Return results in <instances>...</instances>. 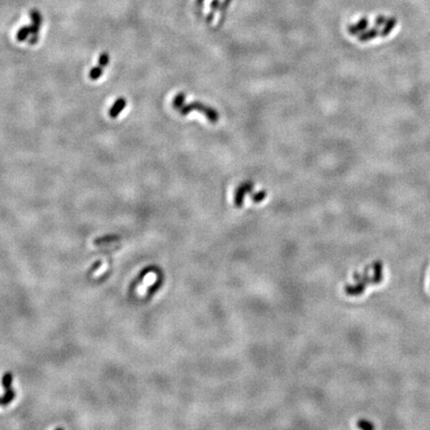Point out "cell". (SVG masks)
Masks as SVG:
<instances>
[{
	"label": "cell",
	"instance_id": "6da1fadb",
	"mask_svg": "<svg viewBox=\"0 0 430 430\" xmlns=\"http://www.w3.org/2000/svg\"><path fill=\"white\" fill-rule=\"evenodd\" d=\"M11 384H12V374L8 371V373H5L2 377V385L5 389V395L2 397H0V405H7L14 399L15 393L11 387Z\"/></svg>",
	"mask_w": 430,
	"mask_h": 430
},
{
	"label": "cell",
	"instance_id": "7a4b0ae2",
	"mask_svg": "<svg viewBox=\"0 0 430 430\" xmlns=\"http://www.w3.org/2000/svg\"><path fill=\"white\" fill-rule=\"evenodd\" d=\"M126 105H127V102L124 98H120V99L116 100L115 102L114 106L109 111V115H110L111 118H116V116H118L122 113V111L125 109Z\"/></svg>",
	"mask_w": 430,
	"mask_h": 430
},
{
	"label": "cell",
	"instance_id": "3957f363",
	"mask_svg": "<svg viewBox=\"0 0 430 430\" xmlns=\"http://www.w3.org/2000/svg\"><path fill=\"white\" fill-rule=\"evenodd\" d=\"M29 35H31V29H30V26H23V27H21L20 29L18 30L17 35H16V38H17V40H18L19 42H22V41H25V40H26L27 37H28Z\"/></svg>",
	"mask_w": 430,
	"mask_h": 430
},
{
	"label": "cell",
	"instance_id": "277c9868",
	"mask_svg": "<svg viewBox=\"0 0 430 430\" xmlns=\"http://www.w3.org/2000/svg\"><path fill=\"white\" fill-rule=\"evenodd\" d=\"M102 75H103V67H101V66L99 65V66H97V67H94V68L90 71L89 77L91 78L92 80H98Z\"/></svg>",
	"mask_w": 430,
	"mask_h": 430
},
{
	"label": "cell",
	"instance_id": "5b68a950",
	"mask_svg": "<svg viewBox=\"0 0 430 430\" xmlns=\"http://www.w3.org/2000/svg\"><path fill=\"white\" fill-rule=\"evenodd\" d=\"M109 61H110V57H109V54L108 53H102L101 55H100V57H99V65L101 66V67H106L108 64H109Z\"/></svg>",
	"mask_w": 430,
	"mask_h": 430
}]
</instances>
